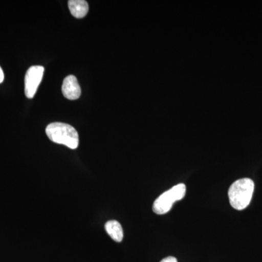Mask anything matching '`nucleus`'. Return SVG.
Listing matches in <instances>:
<instances>
[{
	"label": "nucleus",
	"instance_id": "6e6552de",
	"mask_svg": "<svg viewBox=\"0 0 262 262\" xmlns=\"http://www.w3.org/2000/svg\"><path fill=\"white\" fill-rule=\"evenodd\" d=\"M160 262H178V261H177V258L173 257V256H168V257L163 258Z\"/></svg>",
	"mask_w": 262,
	"mask_h": 262
},
{
	"label": "nucleus",
	"instance_id": "423d86ee",
	"mask_svg": "<svg viewBox=\"0 0 262 262\" xmlns=\"http://www.w3.org/2000/svg\"><path fill=\"white\" fill-rule=\"evenodd\" d=\"M68 5L71 13L77 18H84L89 12V4L84 0H70Z\"/></svg>",
	"mask_w": 262,
	"mask_h": 262
},
{
	"label": "nucleus",
	"instance_id": "0eeeda50",
	"mask_svg": "<svg viewBox=\"0 0 262 262\" xmlns=\"http://www.w3.org/2000/svg\"><path fill=\"white\" fill-rule=\"evenodd\" d=\"M105 229L108 235L116 242L120 243L123 239V230L117 221H108L105 225Z\"/></svg>",
	"mask_w": 262,
	"mask_h": 262
},
{
	"label": "nucleus",
	"instance_id": "39448f33",
	"mask_svg": "<svg viewBox=\"0 0 262 262\" xmlns=\"http://www.w3.org/2000/svg\"><path fill=\"white\" fill-rule=\"evenodd\" d=\"M62 93L66 98L76 100L81 96V88L75 76L70 75L66 77L62 84Z\"/></svg>",
	"mask_w": 262,
	"mask_h": 262
},
{
	"label": "nucleus",
	"instance_id": "f257e3e1",
	"mask_svg": "<svg viewBox=\"0 0 262 262\" xmlns=\"http://www.w3.org/2000/svg\"><path fill=\"white\" fill-rule=\"evenodd\" d=\"M254 182L252 179H241L234 182L229 187V203L234 209L242 211L247 208L252 199Z\"/></svg>",
	"mask_w": 262,
	"mask_h": 262
},
{
	"label": "nucleus",
	"instance_id": "20e7f679",
	"mask_svg": "<svg viewBox=\"0 0 262 262\" xmlns=\"http://www.w3.org/2000/svg\"><path fill=\"white\" fill-rule=\"evenodd\" d=\"M44 67L33 66L29 69L25 76V94L28 98H34L42 80Z\"/></svg>",
	"mask_w": 262,
	"mask_h": 262
},
{
	"label": "nucleus",
	"instance_id": "f03ea898",
	"mask_svg": "<svg viewBox=\"0 0 262 262\" xmlns=\"http://www.w3.org/2000/svg\"><path fill=\"white\" fill-rule=\"evenodd\" d=\"M46 134L50 140L63 144L72 149L79 145V135L75 127L63 122H53L46 127Z\"/></svg>",
	"mask_w": 262,
	"mask_h": 262
},
{
	"label": "nucleus",
	"instance_id": "1a4fd4ad",
	"mask_svg": "<svg viewBox=\"0 0 262 262\" xmlns=\"http://www.w3.org/2000/svg\"><path fill=\"white\" fill-rule=\"evenodd\" d=\"M3 80H4V72H3V70L0 67V83H2Z\"/></svg>",
	"mask_w": 262,
	"mask_h": 262
},
{
	"label": "nucleus",
	"instance_id": "7ed1b4c3",
	"mask_svg": "<svg viewBox=\"0 0 262 262\" xmlns=\"http://www.w3.org/2000/svg\"><path fill=\"white\" fill-rule=\"evenodd\" d=\"M185 184H179L163 193L153 203L152 210L158 215L165 214L170 211L175 202L181 201L186 194Z\"/></svg>",
	"mask_w": 262,
	"mask_h": 262
}]
</instances>
